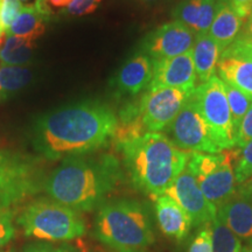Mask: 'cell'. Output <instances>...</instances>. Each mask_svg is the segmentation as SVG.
<instances>
[{"label": "cell", "instance_id": "obj_1", "mask_svg": "<svg viewBox=\"0 0 252 252\" xmlns=\"http://www.w3.org/2000/svg\"><path fill=\"white\" fill-rule=\"evenodd\" d=\"M117 123L115 111L100 100L72 103L36 119L32 145L48 160L89 154L112 141Z\"/></svg>", "mask_w": 252, "mask_h": 252}, {"label": "cell", "instance_id": "obj_2", "mask_svg": "<svg viewBox=\"0 0 252 252\" xmlns=\"http://www.w3.org/2000/svg\"><path fill=\"white\" fill-rule=\"evenodd\" d=\"M119 160L111 154L67 158L45 180V190L56 202L77 212H91L123 181Z\"/></svg>", "mask_w": 252, "mask_h": 252}, {"label": "cell", "instance_id": "obj_3", "mask_svg": "<svg viewBox=\"0 0 252 252\" xmlns=\"http://www.w3.org/2000/svg\"><path fill=\"white\" fill-rule=\"evenodd\" d=\"M118 149L132 184L152 198L165 194L187 167L190 156L161 132H147Z\"/></svg>", "mask_w": 252, "mask_h": 252}, {"label": "cell", "instance_id": "obj_4", "mask_svg": "<svg viewBox=\"0 0 252 252\" xmlns=\"http://www.w3.org/2000/svg\"><path fill=\"white\" fill-rule=\"evenodd\" d=\"M94 236L117 251H140L154 242L153 222L146 204L121 198L99 207Z\"/></svg>", "mask_w": 252, "mask_h": 252}, {"label": "cell", "instance_id": "obj_5", "mask_svg": "<svg viewBox=\"0 0 252 252\" xmlns=\"http://www.w3.org/2000/svg\"><path fill=\"white\" fill-rule=\"evenodd\" d=\"M18 223L28 237L42 242H67L86 234V220L77 210L48 198L25 208Z\"/></svg>", "mask_w": 252, "mask_h": 252}, {"label": "cell", "instance_id": "obj_6", "mask_svg": "<svg viewBox=\"0 0 252 252\" xmlns=\"http://www.w3.org/2000/svg\"><path fill=\"white\" fill-rule=\"evenodd\" d=\"M239 151L223 150L220 153L190 152L187 168L193 173L204 196L219 208L237 190L234 163Z\"/></svg>", "mask_w": 252, "mask_h": 252}, {"label": "cell", "instance_id": "obj_7", "mask_svg": "<svg viewBox=\"0 0 252 252\" xmlns=\"http://www.w3.org/2000/svg\"><path fill=\"white\" fill-rule=\"evenodd\" d=\"M45 184L35 158L11 150H0V210L11 209Z\"/></svg>", "mask_w": 252, "mask_h": 252}, {"label": "cell", "instance_id": "obj_8", "mask_svg": "<svg viewBox=\"0 0 252 252\" xmlns=\"http://www.w3.org/2000/svg\"><path fill=\"white\" fill-rule=\"evenodd\" d=\"M193 97L219 149H234L237 134L232 124L223 81L217 76L212 77L206 83L197 86Z\"/></svg>", "mask_w": 252, "mask_h": 252}, {"label": "cell", "instance_id": "obj_9", "mask_svg": "<svg viewBox=\"0 0 252 252\" xmlns=\"http://www.w3.org/2000/svg\"><path fill=\"white\" fill-rule=\"evenodd\" d=\"M163 132L181 150L213 154L222 152L213 140L209 127L193 96Z\"/></svg>", "mask_w": 252, "mask_h": 252}, {"label": "cell", "instance_id": "obj_10", "mask_svg": "<svg viewBox=\"0 0 252 252\" xmlns=\"http://www.w3.org/2000/svg\"><path fill=\"white\" fill-rule=\"evenodd\" d=\"M194 93L195 91L175 88L147 89L139 99L140 115L147 131L165 130Z\"/></svg>", "mask_w": 252, "mask_h": 252}, {"label": "cell", "instance_id": "obj_11", "mask_svg": "<svg viewBox=\"0 0 252 252\" xmlns=\"http://www.w3.org/2000/svg\"><path fill=\"white\" fill-rule=\"evenodd\" d=\"M196 33L179 21L173 20L150 32L140 42V52L153 61L169 59L190 52Z\"/></svg>", "mask_w": 252, "mask_h": 252}, {"label": "cell", "instance_id": "obj_12", "mask_svg": "<svg viewBox=\"0 0 252 252\" xmlns=\"http://www.w3.org/2000/svg\"><path fill=\"white\" fill-rule=\"evenodd\" d=\"M175 201L191 220L193 226L213 222L217 216V208L207 200L193 173L186 167L165 194Z\"/></svg>", "mask_w": 252, "mask_h": 252}, {"label": "cell", "instance_id": "obj_13", "mask_svg": "<svg viewBox=\"0 0 252 252\" xmlns=\"http://www.w3.org/2000/svg\"><path fill=\"white\" fill-rule=\"evenodd\" d=\"M196 71H195L191 52L153 61V77L149 89L175 88L184 90H196Z\"/></svg>", "mask_w": 252, "mask_h": 252}, {"label": "cell", "instance_id": "obj_14", "mask_svg": "<svg viewBox=\"0 0 252 252\" xmlns=\"http://www.w3.org/2000/svg\"><path fill=\"white\" fill-rule=\"evenodd\" d=\"M153 77V60L144 53H137L122 65L112 77L110 87L118 98L134 97L149 89Z\"/></svg>", "mask_w": 252, "mask_h": 252}, {"label": "cell", "instance_id": "obj_15", "mask_svg": "<svg viewBox=\"0 0 252 252\" xmlns=\"http://www.w3.org/2000/svg\"><path fill=\"white\" fill-rule=\"evenodd\" d=\"M217 217L242 242L252 244V201L238 190L217 208Z\"/></svg>", "mask_w": 252, "mask_h": 252}, {"label": "cell", "instance_id": "obj_16", "mask_svg": "<svg viewBox=\"0 0 252 252\" xmlns=\"http://www.w3.org/2000/svg\"><path fill=\"white\" fill-rule=\"evenodd\" d=\"M154 212L161 232L167 237L182 241L193 228L187 213L167 195L154 197Z\"/></svg>", "mask_w": 252, "mask_h": 252}, {"label": "cell", "instance_id": "obj_17", "mask_svg": "<svg viewBox=\"0 0 252 252\" xmlns=\"http://www.w3.org/2000/svg\"><path fill=\"white\" fill-rule=\"evenodd\" d=\"M217 7L219 0H182L172 11V17L196 34L208 33Z\"/></svg>", "mask_w": 252, "mask_h": 252}, {"label": "cell", "instance_id": "obj_18", "mask_svg": "<svg viewBox=\"0 0 252 252\" xmlns=\"http://www.w3.org/2000/svg\"><path fill=\"white\" fill-rule=\"evenodd\" d=\"M220 77L252 99V56L222 53L217 64Z\"/></svg>", "mask_w": 252, "mask_h": 252}, {"label": "cell", "instance_id": "obj_19", "mask_svg": "<svg viewBox=\"0 0 252 252\" xmlns=\"http://www.w3.org/2000/svg\"><path fill=\"white\" fill-rule=\"evenodd\" d=\"M244 21L232 7L230 0H219V7L208 34L222 50L231 45L241 34Z\"/></svg>", "mask_w": 252, "mask_h": 252}, {"label": "cell", "instance_id": "obj_20", "mask_svg": "<svg viewBox=\"0 0 252 252\" xmlns=\"http://www.w3.org/2000/svg\"><path fill=\"white\" fill-rule=\"evenodd\" d=\"M190 52L197 81L201 84L206 83L215 76L217 64L223 50L209 34L201 33L196 34Z\"/></svg>", "mask_w": 252, "mask_h": 252}, {"label": "cell", "instance_id": "obj_21", "mask_svg": "<svg viewBox=\"0 0 252 252\" xmlns=\"http://www.w3.org/2000/svg\"><path fill=\"white\" fill-rule=\"evenodd\" d=\"M117 122V127L112 138L117 147L149 132L141 118L139 99L126 102L119 110Z\"/></svg>", "mask_w": 252, "mask_h": 252}, {"label": "cell", "instance_id": "obj_22", "mask_svg": "<svg viewBox=\"0 0 252 252\" xmlns=\"http://www.w3.org/2000/svg\"><path fill=\"white\" fill-rule=\"evenodd\" d=\"M49 17L43 14L35 4L25 6L8 28L7 35L27 37L36 41L46 32V23Z\"/></svg>", "mask_w": 252, "mask_h": 252}, {"label": "cell", "instance_id": "obj_23", "mask_svg": "<svg viewBox=\"0 0 252 252\" xmlns=\"http://www.w3.org/2000/svg\"><path fill=\"white\" fill-rule=\"evenodd\" d=\"M35 41L27 37L7 35L0 47V61L2 65L25 67L33 59Z\"/></svg>", "mask_w": 252, "mask_h": 252}, {"label": "cell", "instance_id": "obj_24", "mask_svg": "<svg viewBox=\"0 0 252 252\" xmlns=\"http://www.w3.org/2000/svg\"><path fill=\"white\" fill-rule=\"evenodd\" d=\"M33 74L27 67L1 65L0 67V102L20 93L32 82Z\"/></svg>", "mask_w": 252, "mask_h": 252}, {"label": "cell", "instance_id": "obj_25", "mask_svg": "<svg viewBox=\"0 0 252 252\" xmlns=\"http://www.w3.org/2000/svg\"><path fill=\"white\" fill-rule=\"evenodd\" d=\"M243 247L241 239L216 216L213 220V252H242Z\"/></svg>", "mask_w": 252, "mask_h": 252}, {"label": "cell", "instance_id": "obj_26", "mask_svg": "<svg viewBox=\"0 0 252 252\" xmlns=\"http://www.w3.org/2000/svg\"><path fill=\"white\" fill-rule=\"evenodd\" d=\"M223 87H224L226 98H228V103L230 106V111H231L232 124H234V128L236 131V134H237L239 125H241L242 121H243L244 116L247 115L248 110L250 109L252 99L247 94H244L243 91L237 89V88L231 86V84L226 83V82H223Z\"/></svg>", "mask_w": 252, "mask_h": 252}, {"label": "cell", "instance_id": "obj_27", "mask_svg": "<svg viewBox=\"0 0 252 252\" xmlns=\"http://www.w3.org/2000/svg\"><path fill=\"white\" fill-rule=\"evenodd\" d=\"M187 252H213V222L198 226L189 242Z\"/></svg>", "mask_w": 252, "mask_h": 252}, {"label": "cell", "instance_id": "obj_28", "mask_svg": "<svg viewBox=\"0 0 252 252\" xmlns=\"http://www.w3.org/2000/svg\"><path fill=\"white\" fill-rule=\"evenodd\" d=\"M235 176L237 185L252 176V140L239 151L237 161L235 163Z\"/></svg>", "mask_w": 252, "mask_h": 252}, {"label": "cell", "instance_id": "obj_29", "mask_svg": "<svg viewBox=\"0 0 252 252\" xmlns=\"http://www.w3.org/2000/svg\"><path fill=\"white\" fill-rule=\"evenodd\" d=\"M23 9L20 0H0V28L7 32Z\"/></svg>", "mask_w": 252, "mask_h": 252}, {"label": "cell", "instance_id": "obj_30", "mask_svg": "<svg viewBox=\"0 0 252 252\" xmlns=\"http://www.w3.org/2000/svg\"><path fill=\"white\" fill-rule=\"evenodd\" d=\"M14 234V212L12 209L0 210V249L13 238Z\"/></svg>", "mask_w": 252, "mask_h": 252}, {"label": "cell", "instance_id": "obj_31", "mask_svg": "<svg viewBox=\"0 0 252 252\" xmlns=\"http://www.w3.org/2000/svg\"><path fill=\"white\" fill-rule=\"evenodd\" d=\"M102 0H72L70 6L67 8L68 14L75 15V17H82L94 13Z\"/></svg>", "mask_w": 252, "mask_h": 252}, {"label": "cell", "instance_id": "obj_32", "mask_svg": "<svg viewBox=\"0 0 252 252\" xmlns=\"http://www.w3.org/2000/svg\"><path fill=\"white\" fill-rule=\"evenodd\" d=\"M251 140H252V104L238 127L237 137H236V146L239 147V149H242V147L245 146V145Z\"/></svg>", "mask_w": 252, "mask_h": 252}, {"label": "cell", "instance_id": "obj_33", "mask_svg": "<svg viewBox=\"0 0 252 252\" xmlns=\"http://www.w3.org/2000/svg\"><path fill=\"white\" fill-rule=\"evenodd\" d=\"M23 252H76V250L68 244L55 245L49 242H36L25 247Z\"/></svg>", "mask_w": 252, "mask_h": 252}, {"label": "cell", "instance_id": "obj_34", "mask_svg": "<svg viewBox=\"0 0 252 252\" xmlns=\"http://www.w3.org/2000/svg\"><path fill=\"white\" fill-rule=\"evenodd\" d=\"M225 54H242L252 56V37L238 35L234 42L223 50Z\"/></svg>", "mask_w": 252, "mask_h": 252}, {"label": "cell", "instance_id": "obj_35", "mask_svg": "<svg viewBox=\"0 0 252 252\" xmlns=\"http://www.w3.org/2000/svg\"><path fill=\"white\" fill-rule=\"evenodd\" d=\"M237 14L245 21L252 11V0H230Z\"/></svg>", "mask_w": 252, "mask_h": 252}, {"label": "cell", "instance_id": "obj_36", "mask_svg": "<svg viewBox=\"0 0 252 252\" xmlns=\"http://www.w3.org/2000/svg\"><path fill=\"white\" fill-rule=\"evenodd\" d=\"M42 1L45 2L50 13H53V9L54 11H62V9L68 8L72 2V0H42Z\"/></svg>", "mask_w": 252, "mask_h": 252}, {"label": "cell", "instance_id": "obj_37", "mask_svg": "<svg viewBox=\"0 0 252 252\" xmlns=\"http://www.w3.org/2000/svg\"><path fill=\"white\" fill-rule=\"evenodd\" d=\"M237 190L252 201V176L237 186Z\"/></svg>", "mask_w": 252, "mask_h": 252}, {"label": "cell", "instance_id": "obj_38", "mask_svg": "<svg viewBox=\"0 0 252 252\" xmlns=\"http://www.w3.org/2000/svg\"><path fill=\"white\" fill-rule=\"evenodd\" d=\"M239 35L242 36H245V37H252V11L250 15H249L247 20L244 21V25H243V31L241 32V34Z\"/></svg>", "mask_w": 252, "mask_h": 252}, {"label": "cell", "instance_id": "obj_39", "mask_svg": "<svg viewBox=\"0 0 252 252\" xmlns=\"http://www.w3.org/2000/svg\"><path fill=\"white\" fill-rule=\"evenodd\" d=\"M140 1L143 2V4H147V5H150V4H156V2L161 1V0H140Z\"/></svg>", "mask_w": 252, "mask_h": 252}, {"label": "cell", "instance_id": "obj_40", "mask_svg": "<svg viewBox=\"0 0 252 252\" xmlns=\"http://www.w3.org/2000/svg\"><path fill=\"white\" fill-rule=\"evenodd\" d=\"M4 40H5V31H2L1 28H0V47H1Z\"/></svg>", "mask_w": 252, "mask_h": 252}, {"label": "cell", "instance_id": "obj_41", "mask_svg": "<svg viewBox=\"0 0 252 252\" xmlns=\"http://www.w3.org/2000/svg\"><path fill=\"white\" fill-rule=\"evenodd\" d=\"M242 252H252V244H245Z\"/></svg>", "mask_w": 252, "mask_h": 252}, {"label": "cell", "instance_id": "obj_42", "mask_svg": "<svg viewBox=\"0 0 252 252\" xmlns=\"http://www.w3.org/2000/svg\"><path fill=\"white\" fill-rule=\"evenodd\" d=\"M116 252H143V251H116Z\"/></svg>", "mask_w": 252, "mask_h": 252}, {"label": "cell", "instance_id": "obj_43", "mask_svg": "<svg viewBox=\"0 0 252 252\" xmlns=\"http://www.w3.org/2000/svg\"><path fill=\"white\" fill-rule=\"evenodd\" d=\"M21 2H27V1H30V0H20Z\"/></svg>", "mask_w": 252, "mask_h": 252}]
</instances>
